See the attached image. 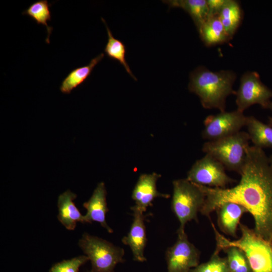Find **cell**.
<instances>
[{"label":"cell","instance_id":"obj_1","mask_svg":"<svg viewBox=\"0 0 272 272\" xmlns=\"http://www.w3.org/2000/svg\"><path fill=\"white\" fill-rule=\"evenodd\" d=\"M236 186L229 188L199 185L206 195L200 213L208 217L222 203L233 202L252 216L255 232L272 241V167L262 149L248 146L245 161Z\"/></svg>","mask_w":272,"mask_h":272},{"label":"cell","instance_id":"obj_2","mask_svg":"<svg viewBox=\"0 0 272 272\" xmlns=\"http://www.w3.org/2000/svg\"><path fill=\"white\" fill-rule=\"evenodd\" d=\"M235 79L232 71L214 72L198 66L190 74L188 89L198 96L203 108L223 112L225 111L227 97L236 94L232 88Z\"/></svg>","mask_w":272,"mask_h":272},{"label":"cell","instance_id":"obj_3","mask_svg":"<svg viewBox=\"0 0 272 272\" xmlns=\"http://www.w3.org/2000/svg\"><path fill=\"white\" fill-rule=\"evenodd\" d=\"M211 223L216 240V250L220 252L228 246L237 247L246 255L252 272H272V241L261 237L253 229L241 223L239 225L240 238L231 241L221 234Z\"/></svg>","mask_w":272,"mask_h":272},{"label":"cell","instance_id":"obj_4","mask_svg":"<svg viewBox=\"0 0 272 272\" xmlns=\"http://www.w3.org/2000/svg\"><path fill=\"white\" fill-rule=\"evenodd\" d=\"M173 187L171 208L180 223L178 230L184 231L188 222H198L197 214L205 203L206 195L199 185L186 178L173 181Z\"/></svg>","mask_w":272,"mask_h":272},{"label":"cell","instance_id":"obj_5","mask_svg":"<svg viewBox=\"0 0 272 272\" xmlns=\"http://www.w3.org/2000/svg\"><path fill=\"white\" fill-rule=\"evenodd\" d=\"M249 135L241 131L231 136L204 143L202 150L221 163L225 169L240 174L244 166Z\"/></svg>","mask_w":272,"mask_h":272},{"label":"cell","instance_id":"obj_6","mask_svg":"<svg viewBox=\"0 0 272 272\" xmlns=\"http://www.w3.org/2000/svg\"><path fill=\"white\" fill-rule=\"evenodd\" d=\"M79 246L91 261L90 272H113L118 263L124 261L122 248L88 233L83 234Z\"/></svg>","mask_w":272,"mask_h":272},{"label":"cell","instance_id":"obj_7","mask_svg":"<svg viewBox=\"0 0 272 272\" xmlns=\"http://www.w3.org/2000/svg\"><path fill=\"white\" fill-rule=\"evenodd\" d=\"M225 169L219 161L206 154L193 164L186 179L198 185L225 188L228 184L235 181L226 174Z\"/></svg>","mask_w":272,"mask_h":272},{"label":"cell","instance_id":"obj_8","mask_svg":"<svg viewBox=\"0 0 272 272\" xmlns=\"http://www.w3.org/2000/svg\"><path fill=\"white\" fill-rule=\"evenodd\" d=\"M247 118L237 109L209 115L203 121L202 137L208 141H213L233 135L246 125Z\"/></svg>","mask_w":272,"mask_h":272},{"label":"cell","instance_id":"obj_9","mask_svg":"<svg viewBox=\"0 0 272 272\" xmlns=\"http://www.w3.org/2000/svg\"><path fill=\"white\" fill-rule=\"evenodd\" d=\"M177 233L176 242L165 254L167 272H190L199 264L200 252L188 240L185 230Z\"/></svg>","mask_w":272,"mask_h":272},{"label":"cell","instance_id":"obj_10","mask_svg":"<svg viewBox=\"0 0 272 272\" xmlns=\"http://www.w3.org/2000/svg\"><path fill=\"white\" fill-rule=\"evenodd\" d=\"M236 95L237 110L243 112L246 109L256 104L266 108L272 98V91L260 81L256 72H247L240 79Z\"/></svg>","mask_w":272,"mask_h":272},{"label":"cell","instance_id":"obj_11","mask_svg":"<svg viewBox=\"0 0 272 272\" xmlns=\"http://www.w3.org/2000/svg\"><path fill=\"white\" fill-rule=\"evenodd\" d=\"M133 221L126 236L122 239V242L128 246L132 252L134 261L144 262L147 259L144 255L145 248L147 241L145 216L143 212L133 206Z\"/></svg>","mask_w":272,"mask_h":272},{"label":"cell","instance_id":"obj_12","mask_svg":"<svg viewBox=\"0 0 272 272\" xmlns=\"http://www.w3.org/2000/svg\"><path fill=\"white\" fill-rule=\"evenodd\" d=\"M161 175L156 173L142 174L133 189L131 198L135 207L144 213L157 197L168 198L169 195L159 192L157 182Z\"/></svg>","mask_w":272,"mask_h":272},{"label":"cell","instance_id":"obj_13","mask_svg":"<svg viewBox=\"0 0 272 272\" xmlns=\"http://www.w3.org/2000/svg\"><path fill=\"white\" fill-rule=\"evenodd\" d=\"M106 190L105 184L101 182L98 184L90 199L83 204L87 210L84 215L85 223L98 222L109 233L112 229L108 225L106 221V214L108 211L106 202Z\"/></svg>","mask_w":272,"mask_h":272},{"label":"cell","instance_id":"obj_14","mask_svg":"<svg viewBox=\"0 0 272 272\" xmlns=\"http://www.w3.org/2000/svg\"><path fill=\"white\" fill-rule=\"evenodd\" d=\"M217 222L220 229L225 234L237 237V230L240 220L247 210L242 206L233 202H225L216 210Z\"/></svg>","mask_w":272,"mask_h":272},{"label":"cell","instance_id":"obj_15","mask_svg":"<svg viewBox=\"0 0 272 272\" xmlns=\"http://www.w3.org/2000/svg\"><path fill=\"white\" fill-rule=\"evenodd\" d=\"M76 197L75 193L67 190L58 197L57 218L61 224L69 230H74L77 222L85 223L84 215L81 214L73 201Z\"/></svg>","mask_w":272,"mask_h":272},{"label":"cell","instance_id":"obj_16","mask_svg":"<svg viewBox=\"0 0 272 272\" xmlns=\"http://www.w3.org/2000/svg\"><path fill=\"white\" fill-rule=\"evenodd\" d=\"M197 30L201 39L206 46L226 42L231 38L218 15H209L207 20Z\"/></svg>","mask_w":272,"mask_h":272},{"label":"cell","instance_id":"obj_17","mask_svg":"<svg viewBox=\"0 0 272 272\" xmlns=\"http://www.w3.org/2000/svg\"><path fill=\"white\" fill-rule=\"evenodd\" d=\"M170 8H180L188 13L198 29L209 16V10L206 0L163 1Z\"/></svg>","mask_w":272,"mask_h":272},{"label":"cell","instance_id":"obj_18","mask_svg":"<svg viewBox=\"0 0 272 272\" xmlns=\"http://www.w3.org/2000/svg\"><path fill=\"white\" fill-rule=\"evenodd\" d=\"M104 56V54L101 53L93 58L89 64L73 70L62 81L59 88L61 92L70 94L73 89L83 83Z\"/></svg>","mask_w":272,"mask_h":272},{"label":"cell","instance_id":"obj_19","mask_svg":"<svg viewBox=\"0 0 272 272\" xmlns=\"http://www.w3.org/2000/svg\"><path fill=\"white\" fill-rule=\"evenodd\" d=\"M247 133L254 146L262 149L272 148V126L253 116H248Z\"/></svg>","mask_w":272,"mask_h":272},{"label":"cell","instance_id":"obj_20","mask_svg":"<svg viewBox=\"0 0 272 272\" xmlns=\"http://www.w3.org/2000/svg\"><path fill=\"white\" fill-rule=\"evenodd\" d=\"M218 16L227 34L232 38L242 20V10L238 2L226 0Z\"/></svg>","mask_w":272,"mask_h":272},{"label":"cell","instance_id":"obj_21","mask_svg":"<svg viewBox=\"0 0 272 272\" xmlns=\"http://www.w3.org/2000/svg\"><path fill=\"white\" fill-rule=\"evenodd\" d=\"M51 4L47 0H39L32 4L26 10L22 12V15H27L35 21L38 25L45 26L47 37V43H49V37L52 31V27L49 26L47 22L51 20V14L50 8Z\"/></svg>","mask_w":272,"mask_h":272},{"label":"cell","instance_id":"obj_22","mask_svg":"<svg viewBox=\"0 0 272 272\" xmlns=\"http://www.w3.org/2000/svg\"><path fill=\"white\" fill-rule=\"evenodd\" d=\"M101 20L106 26L108 34V41L104 48L105 53L110 58L119 61L133 79L137 80L126 61L125 45L122 41L114 37L105 20L102 18Z\"/></svg>","mask_w":272,"mask_h":272},{"label":"cell","instance_id":"obj_23","mask_svg":"<svg viewBox=\"0 0 272 272\" xmlns=\"http://www.w3.org/2000/svg\"><path fill=\"white\" fill-rule=\"evenodd\" d=\"M223 250L230 272H252L248 258L244 251L236 246H228Z\"/></svg>","mask_w":272,"mask_h":272},{"label":"cell","instance_id":"obj_24","mask_svg":"<svg viewBox=\"0 0 272 272\" xmlns=\"http://www.w3.org/2000/svg\"><path fill=\"white\" fill-rule=\"evenodd\" d=\"M219 252L215 250L209 260L199 264L190 272H226L228 270L226 258L220 257Z\"/></svg>","mask_w":272,"mask_h":272},{"label":"cell","instance_id":"obj_25","mask_svg":"<svg viewBox=\"0 0 272 272\" xmlns=\"http://www.w3.org/2000/svg\"><path fill=\"white\" fill-rule=\"evenodd\" d=\"M89 260L86 255L64 260L54 264L49 272H78L81 265Z\"/></svg>","mask_w":272,"mask_h":272},{"label":"cell","instance_id":"obj_26","mask_svg":"<svg viewBox=\"0 0 272 272\" xmlns=\"http://www.w3.org/2000/svg\"><path fill=\"white\" fill-rule=\"evenodd\" d=\"M209 15H218L226 0H208Z\"/></svg>","mask_w":272,"mask_h":272},{"label":"cell","instance_id":"obj_27","mask_svg":"<svg viewBox=\"0 0 272 272\" xmlns=\"http://www.w3.org/2000/svg\"><path fill=\"white\" fill-rule=\"evenodd\" d=\"M266 108H268V109H270L271 110H272V102L270 101L268 104L267 105V106H266Z\"/></svg>","mask_w":272,"mask_h":272},{"label":"cell","instance_id":"obj_28","mask_svg":"<svg viewBox=\"0 0 272 272\" xmlns=\"http://www.w3.org/2000/svg\"><path fill=\"white\" fill-rule=\"evenodd\" d=\"M268 124L272 126V117L268 118Z\"/></svg>","mask_w":272,"mask_h":272},{"label":"cell","instance_id":"obj_29","mask_svg":"<svg viewBox=\"0 0 272 272\" xmlns=\"http://www.w3.org/2000/svg\"><path fill=\"white\" fill-rule=\"evenodd\" d=\"M268 160L269 163L272 167V155H271L269 157H268Z\"/></svg>","mask_w":272,"mask_h":272},{"label":"cell","instance_id":"obj_30","mask_svg":"<svg viewBox=\"0 0 272 272\" xmlns=\"http://www.w3.org/2000/svg\"><path fill=\"white\" fill-rule=\"evenodd\" d=\"M226 272H230V271H229V270H228Z\"/></svg>","mask_w":272,"mask_h":272}]
</instances>
